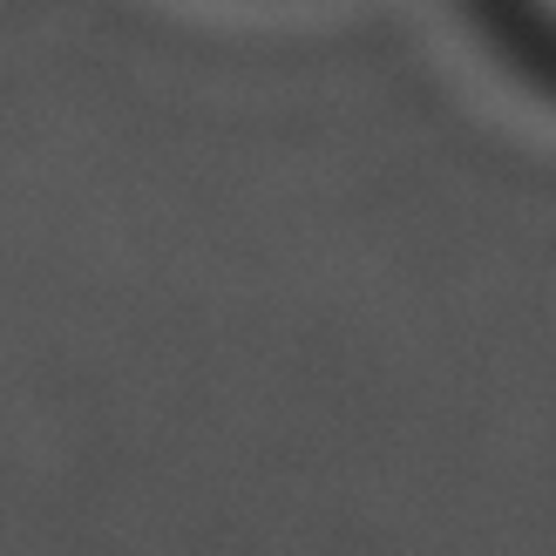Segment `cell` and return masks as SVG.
Segmentation results:
<instances>
[{
    "label": "cell",
    "mask_w": 556,
    "mask_h": 556,
    "mask_svg": "<svg viewBox=\"0 0 556 556\" xmlns=\"http://www.w3.org/2000/svg\"><path fill=\"white\" fill-rule=\"evenodd\" d=\"M543 8H556V0H543Z\"/></svg>",
    "instance_id": "obj_1"
}]
</instances>
